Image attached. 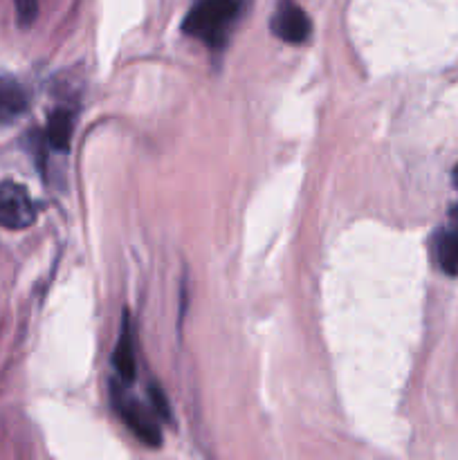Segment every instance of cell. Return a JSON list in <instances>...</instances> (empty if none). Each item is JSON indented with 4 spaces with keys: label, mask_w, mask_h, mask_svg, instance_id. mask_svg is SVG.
I'll use <instances>...</instances> for the list:
<instances>
[{
    "label": "cell",
    "mask_w": 458,
    "mask_h": 460,
    "mask_svg": "<svg viewBox=\"0 0 458 460\" xmlns=\"http://www.w3.org/2000/svg\"><path fill=\"white\" fill-rule=\"evenodd\" d=\"M241 7L242 0H198L184 18V34L214 49L223 48L241 16Z\"/></svg>",
    "instance_id": "cell-1"
},
{
    "label": "cell",
    "mask_w": 458,
    "mask_h": 460,
    "mask_svg": "<svg viewBox=\"0 0 458 460\" xmlns=\"http://www.w3.org/2000/svg\"><path fill=\"white\" fill-rule=\"evenodd\" d=\"M39 207L27 189L16 182H0V227L27 229L34 225Z\"/></svg>",
    "instance_id": "cell-2"
},
{
    "label": "cell",
    "mask_w": 458,
    "mask_h": 460,
    "mask_svg": "<svg viewBox=\"0 0 458 460\" xmlns=\"http://www.w3.org/2000/svg\"><path fill=\"white\" fill-rule=\"evenodd\" d=\"M272 31L277 39L286 40V43L299 45L308 40L310 31H313V22L305 13L304 7L295 3V0H281L274 9L272 16Z\"/></svg>",
    "instance_id": "cell-3"
},
{
    "label": "cell",
    "mask_w": 458,
    "mask_h": 460,
    "mask_svg": "<svg viewBox=\"0 0 458 460\" xmlns=\"http://www.w3.org/2000/svg\"><path fill=\"white\" fill-rule=\"evenodd\" d=\"M115 407L137 438H142L146 445H160L162 436H160V429H157L155 420H153V418L148 416V413L144 411L135 400L126 398L124 394L119 395V391H115Z\"/></svg>",
    "instance_id": "cell-4"
},
{
    "label": "cell",
    "mask_w": 458,
    "mask_h": 460,
    "mask_svg": "<svg viewBox=\"0 0 458 460\" xmlns=\"http://www.w3.org/2000/svg\"><path fill=\"white\" fill-rule=\"evenodd\" d=\"M30 106V94L13 76H0V126L16 121Z\"/></svg>",
    "instance_id": "cell-5"
},
{
    "label": "cell",
    "mask_w": 458,
    "mask_h": 460,
    "mask_svg": "<svg viewBox=\"0 0 458 460\" xmlns=\"http://www.w3.org/2000/svg\"><path fill=\"white\" fill-rule=\"evenodd\" d=\"M436 259L440 270L449 277H458V225L449 223L436 238Z\"/></svg>",
    "instance_id": "cell-6"
},
{
    "label": "cell",
    "mask_w": 458,
    "mask_h": 460,
    "mask_svg": "<svg viewBox=\"0 0 458 460\" xmlns=\"http://www.w3.org/2000/svg\"><path fill=\"white\" fill-rule=\"evenodd\" d=\"M72 128H75V112L67 111V108H58L49 117L45 139H48V144L54 151H67L70 148Z\"/></svg>",
    "instance_id": "cell-7"
},
{
    "label": "cell",
    "mask_w": 458,
    "mask_h": 460,
    "mask_svg": "<svg viewBox=\"0 0 458 460\" xmlns=\"http://www.w3.org/2000/svg\"><path fill=\"white\" fill-rule=\"evenodd\" d=\"M115 371L124 382H130L135 377V353H133V337H130L128 322L124 323L119 332V341L115 349Z\"/></svg>",
    "instance_id": "cell-8"
},
{
    "label": "cell",
    "mask_w": 458,
    "mask_h": 460,
    "mask_svg": "<svg viewBox=\"0 0 458 460\" xmlns=\"http://www.w3.org/2000/svg\"><path fill=\"white\" fill-rule=\"evenodd\" d=\"M13 3H16L18 22L22 27L31 25L36 21V13H39V0H13Z\"/></svg>",
    "instance_id": "cell-9"
},
{
    "label": "cell",
    "mask_w": 458,
    "mask_h": 460,
    "mask_svg": "<svg viewBox=\"0 0 458 460\" xmlns=\"http://www.w3.org/2000/svg\"><path fill=\"white\" fill-rule=\"evenodd\" d=\"M454 184H456V187H458V166H456V169H454Z\"/></svg>",
    "instance_id": "cell-10"
}]
</instances>
